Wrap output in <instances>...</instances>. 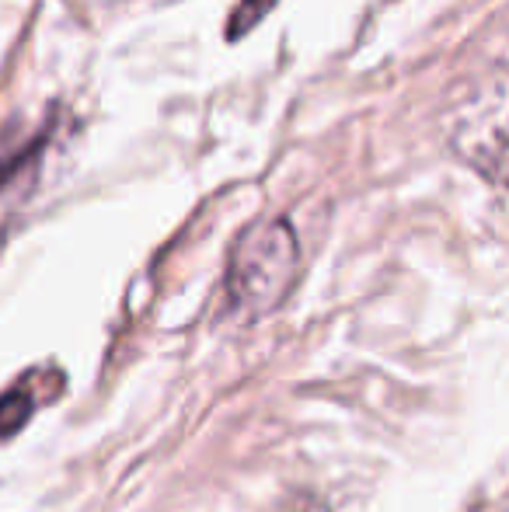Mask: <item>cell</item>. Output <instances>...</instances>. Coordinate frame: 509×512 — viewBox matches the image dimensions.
<instances>
[{
	"label": "cell",
	"mask_w": 509,
	"mask_h": 512,
	"mask_svg": "<svg viewBox=\"0 0 509 512\" xmlns=\"http://www.w3.org/2000/svg\"><path fill=\"white\" fill-rule=\"evenodd\" d=\"M300 272V244L286 220L252 223L238 237L227 265V293L234 307L262 317L272 314L286 297Z\"/></svg>",
	"instance_id": "1"
},
{
	"label": "cell",
	"mask_w": 509,
	"mask_h": 512,
	"mask_svg": "<svg viewBox=\"0 0 509 512\" xmlns=\"http://www.w3.org/2000/svg\"><path fill=\"white\" fill-rule=\"evenodd\" d=\"M35 408H39V377L28 373L18 387L0 394V439H11L35 415Z\"/></svg>",
	"instance_id": "2"
},
{
	"label": "cell",
	"mask_w": 509,
	"mask_h": 512,
	"mask_svg": "<svg viewBox=\"0 0 509 512\" xmlns=\"http://www.w3.org/2000/svg\"><path fill=\"white\" fill-rule=\"evenodd\" d=\"M276 4L279 0H241L238 11H234L231 21H227V39H241V35H248Z\"/></svg>",
	"instance_id": "3"
}]
</instances>
